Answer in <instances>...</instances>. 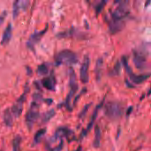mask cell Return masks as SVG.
I'll use <instances>...</instances> for the list:
<instances>
[{"label":"cell","mask_w":151,"mask_h":151,"mask_svg":"<svg viewBox=\"0 0 151 151\" xmlns=\"http://www.w3.org/2000/svg\"><path fill=\"white\" fill-rule=\"evenodd\" d=\"M117 7L111 12V18L113 19H124L129 13L130 0H115Z\"/></svg>","instance_id":"6da1fadb"},{"label":"cell","mask_w":151,"mask_h":151,"mask_svg":"<svg viewBox=\"0 0 151 151\" xmlns=\"http://www.w3.org/2000/svg\"><path fill=\"white\" fill-rule=\"evenodd\" d=\"M123 111L124 107L119 102H109L104 106V113L111 120L119 119L123 115Z\"/></svg>","instance_id":"7a4b0ae2"},{"label":"cell","mask_w":151,"mask_h":151,"mask_svg":"<svg viewBox=\"0 0 151 151\" xmlns=\"http://www.w3.org/2000/svg\"><path fill=\"white\" fill-rule=\"evenodd\" d=\"M56 64L59 65H74L78 62V57L76 53L70 50H64L60 51L55 58Z\"/></svg>","instance_id":"3957f363"},{"label":"cell","mask_w":151,"mask_h":151,"mask_svg":"<svg viewBox=\"0 0 151 151\" xmlns=\"http://www.w3.org/2000/svg\"><path fill=\"white\" fill-rule=\"evenodd\" d=\"M69 85H70V91L68 93V96H66L65 104V107L68 109V111H71V109H72V107H71L72 98L73 97V96L75 95V93L78 90V84H77V80H76V74H75L74 71L72 68L69 70Z\"/></svg>","instance_id":"277c9868"},{"label":"cell","mask_w":151,"mask_h":151,"mask_svg":"<svg viewBox=\"0 0 151 151\" xmlns=\"http://www.w3.org/2000/svg\"><path fill=\"white\" fill-rule=\"evenodd\" d=\"M37 109H38V104L33 101L29 111L26 113V122L28 128H31L33 124L35 121H37V119H39L40 114Z\"/></svg>","instance_id":"5b68a950"},{"label":"cell","mask_w":151,"mask_h":151,"mask_svg":"<svg viewBox=\"0 0 151 151\" xmlns=\"http://www.w3.org/2000/svg\"><path fill=\"white\" fill-rule=\"evenodd\" d=\"M89 65H90V58L88 56H85L80 68V79L81 81L84 84L88 83L89 81Z\"/></svg>","instance_id":"8992f818"},{"label":"cell","mask_w":151,"mask_h":151,"mask_svg":"<svg viewBox=\"0 0 151 151\" xmlns=\"http://www.w3.org/2000/svg\"><path fill=\"white\" fill-rule=\"evenodd\" d=\"M107 23H108V26H109V30L111 32V34L114 35V34H117L119 32H120L124 27H125V22H124V19H105Z\"/></svg>","instance_id":"52a82bcc"},{"label":"cell","mask_w":151,"mask_h":151,"mask_svg":"<svg viewBox=\"0 0 151 151\" xmlns=\"http://www.w3.org/2000/svg\"><path fill=\"white\" fill-rule=\"evenodd\" d=\"M133 61L136 68L142 69L146 65V55L142 51L134 50V55H133Z\"/></svg>","instance_id":"ba28073f"},{"label":"cell","mask_w":151,"mask_h":151,"mask_svg":"<svg viewBox=\"0 0 151 151\" xmlns=\"http://www.w3.org/2000/svg\"><path fill=\"white\" fill-rule=\"evenodd\" d=\"M48 30V27H46L42 31H39V32H35L31 35V36L29 37L28 41L27 42V45L31 49L33 50L34 49V46L42 39V37L43 36V35L47 32Z\"/></svg>","instance_id":"9c48e42d"},{"label":"cell","mask_w":151,"mask_h":151,"mask_svg":"<svg viewBox=\"0 0 151 151\" xmlns=\"http://www.w3.org/2000/svg\"><path fill=\"white\" fill-rule=\"evenodd\" d=\"M25 99H26V92L19 98L17 103L14 105H12L11 111H12V113L13 117L19 118L21 115L22 111H23V104H24Z\"/></svg>","instance_id":"30bf717a"},{"label":"cell","mask_w":151,"mask_h":151,"mask_svg":"<svg viewBox=\"0 0 151 151\" xmlns=\"http://www.w3.org/2000/svg\"><path fill=\"white\" fill-rule=\"evenodd\" d=\"M73 136H74V134H73V131H72L71 129H69V128H67V127H59V128L57 129V131H56L54 136L52 137V138H53L52 140L55 141V140H57V139H58V138L65 137V138H67L69 141H71L70 138H73Z\"/></svg>","instance_id":"8fae6325"},{"label":"cell","mask_w":151,"mask_h":151,"mask_svg":"<svg viewBox=\"0 0 151 151\" xmlns=\"http://www.w3.org/2000/svg\"><path fill=\"white\" fill-rule=\"evenodd\" d=\"M86 34H83L81 32H78L77 30H75L74 28H71L70 30L68 31H65V32H63V33H60L58 35V37L62 38V37H78L79 39H84L86 38Z\"/></svg>","instance_id":"7c38bea8"},{"label":"cell","mask_w":151,"mask_h":151,"mask_svg":"<svg viewBox=\"0 0 151 151\" xmlns=\"http://www.w3.org/2000/svg\"><path fill=\"white\" fill-rule=\"evenodd\" d=\"M104 101H103V103H104ZM103 103L101 104H99L96 108V110H95V111H94V113H93V115H92V118H91V120H90V122H89V124H88V126L87 127V128L85 129V130H83L82 131V133L81 134V135H80V138L81 139H82V138H84L86 135H87V134L90 131V129L92 128V127L94 126V124H95V121H96V117H97V113H98V111H99V108L103 105Z\"/></svg>","instance_id":"4fadbf2b"},{"label":"cell","mask_w":151,"mask_h":151,"mask_svg":"<svg viewBox=\"0 0 151 151\" xmlns=\"http://www.w3.org/2000/svg\"><path fill=\"white\" fill-rule=\"evenodd\" d=\"M42 85L48 90H55V86H56V79L53 75L50 77H45L41 81Z\"/></svg>","instance_id":"5bb4252c"},{"label":"cell","mask_w":151,"mask_h":151,"mask_svg":"<svg viewBox=\"0 0 151 151\" xmlns=\"http://www.w3.org/2000/svg\"><path fill=\"white\" fill-rule=\"evenodd\" d=\"M12 24H8L3 35H2V39H1V44L2 45H5L8 44L11 38H12Z\"/></svg>","instance_id":"9a60e30c"},{"label":"cell","mask_w":151,"mask_h":151,"mask_svg":"<svg viewBox=\"0 0 151 151\" xmlns=\"http://www.w3.org/2000/svg\"><path fill=\"white\" fill-rule=\"evenodd\" d=\"M150 77V74L148 73V74H140V75H136L134 74V73L129 75V79L131 80V81L134 84H142L143 83L144 81H146Z\"/></svg>","instance_id":"2e32d148"},{"label":"cell","mask_w":151,"mask_h":151,"mask_svg":"<svg viewBox=\"0 0 151 151\" xmlns=\"http://www.w3.org/2000/svg\"><path fill=\"white\" fill-rule=\"evenodd\" d=\"M4 122L5 124L6 127H11L13 124V115L12 113V111L11 109H6L4 112Z\"/></svg>","instance_id":"e0dca14e"},{"label":"cell","mask_w":151,"mask_h":151,"mask_svg":"<svg viewBox=\"0 0 151 151\" xmlns=\"http://www.w3.org/2000/svg\"><path fill=\"white\" fill-rule=\"evenodd\" d=\"M101 138H102V133L101 129L98 126L95 127V139H94V147L95 148H99L100 143H101Z\"/></svg>","instance_id":"ac0fdd59"},{"label":"cell","mask_w":151,"mask_h":151,"mask_svg":"<svg viewBox=\"0 0 151 151\" xmlns=\"http://www.w3.org/2000/svg\"><path fill=\"white\" fill-rule=\"evenodd\" d=\"M45 134H46V128H42V129L38 130L34 136V143L35 144L40 143L42 142V138L44 137Z\"/></svg>","instance_id":"d6986e66"},{"label":"cell","mask_w":151,"mask_h":151,"mask_svg":"<svg viewBox=\"0 0 151 151\" xmlns=\"http://www.w3.org/2000/svg\"><path fill=\"white\" fill-rule=\"evenodd\" d=\"M56 114V111L52 109V110H50L48 111H46L45 113L42 114V124H45V123H48Z\"/></svg>","instance_id":"ffe728a7"},{"label":"cell","mask_w":151,"mask_h":151,"mask_svg":"<svg viewBox=\"0 0 151 151\" xmlns=\"http://www.w3.org/2000/svg\"><path fill=\"white\" fill-rule=\"evenodd\" d=\"M20 5H19V0H14L13 4H12V18L16 19L20 11Z\"/></svg>","instance_id":"44dd1931"},{"label":"cell","mask_w":151,"mask_h":151,"mask_svg":"<svg viewBox=\"0 0 151 151\" xmlns=\"http://www.w3.org/2000/svg\"><path fill=\"white\" fill-rule=\"evenodd\" d=\"M20 143H21V137L17 135L12 141V151H20Z\"/></svg>","instance_id":"7402d4cb"},{"label":"cell","mask_w":151,"mask_h":151,"mask_svg":"<svg viewBox=\"0 0 151 151\" xmlns=\"http://www.w3.org/2000/svg\"><path fill=\"white\" fill-rule=\"evenodd\" d=\"M49 73V68L45 64H42L37 68V73L40 75H46Z\"/></svg>","instance_id":"603a6c76"},{"label":"cell","mask_w":151,"mask_h":151,"mask_svg":"<svg viewBox=\"0 0 151 151\" xmlns=\"http://www.w3.org/2000/svg\"><path fill=\"white\" fill-rule=\"evenodd\" d=\"M107 2H108V0H101L100 3L96 5V13L97 16H98V15L100 14V12L103 11L104 7L105 6V4H107Z\"/></svg>","instance_id":"cb8c5ba5"},{"label":"cell","mask_w":151,"mask_h":151,"mask_svg":"<svg viewBox=\"0 0 151 151\" xmlns=\"http://www.w3.org/2000/svg\"><path fill=\"white\" fill-rule=\"evenodd\" d=\"M102 66H103V59L99 58L96 62V75H97V80L99 81L100 79V73L102 71Z\"/></svg>","instance_id":"d4e9b609"},{"label":"cell","mask_w":151,"mask_h":151,"mask_svg":"<svg viewBox=\"0 0 151 151\" xmlns=\"http://www.w3.org/2000/svg\"><path fill=\"white\" fill-rule=\"evenodd\" d=\"M19 5H20L21 10L25 11L29 6L30 0H19Z\"/></svg>","instance_id":"484cf974"},{"label":"cell","mask_w":151,"mask_h":151,"mask_svg":"<svg viewBox=\"0 0 151 151\" xmlns=\"http://www.w3.org/2000/svg\"><path fill=\"white\" fill-rule=\"evenodd\" d=\"M120 70H121V65H120V62H117L113 70H112V73L114 75H119V73H120Z\"/></svg>","instance_id":"4316f807"},{"label":"cell","mask_w":151,"mask_h":151,"mask_svg":"<svg viewBox=\"0 0 151 151\" xmlns=\"http://www.w3.org/2000/svg\"><path fill=\"white\" fill-rule=\"evenodd\" d=\"M90 105H91V104H88V105H86L84 108H83V110L81 111V112L80 113V115H79V117L80 118H83V117H85V115H86V113H87V111H88V110L89 109V107H90Z\"/></svg>","instance_id":"83f0119b"},{"label":"cell","mask_w":151,"mask_h":151,"mask_svg":"<svg viewBox=\"0 0 151 151\" xmlns=\"http://www.w3.org/2000/svg\"><path fill=\"white\" fill-rule=\"evenodd\" d=\"M33 99H34V102L39 104V102H41L42 100V97L40 94H34L33 95Z\"/></svg>","instance_id":"f1b7e54d"},{"label":"cell","mask_w":151,"mask_h":151,"mask_svg":"<svg viewBox=\"0 0 151 151\" xmlns=\"http://www.w3.org/2000/svg\"><path fill=\"white\" fill-rule=\"evenodd\" d=\"M63 147H64V142L61 140V141H60V142H59V144H58L56 148H54V149L50 150V151H61L62 150V149H63Z\"/></svg>","instance_id":"f546056e"},{"label":"cell","mask_w":151,"mask_h":151,"mask_svg":"<svg viewBox=\"0 0 151 151\" xmlns=\"http://www.w3.org/2000/svg\"><path fill=\"white\" fill-rule=\"evenodd\" d=\"M6 16H7V12H6V11H4V12L0 14V27H1V25L4 23V21Z\"/></svg>","instance_id":"4dcf8cb0"},{"label":"cell","mask_w":151,"mask_h":151,"mask_svg":"<svg viewBox=\"0 0 151 151\" xmlns=\"http://www.w3.org/2000/svg\"><path fill=\"white\" fill-rule=\"evenodd\" d=\"M45 102H46V104H51V103H52L53 101H52V99H46Z\"/></svg>","instance_id":"1f68e13d"},{"label":"cell","mask_w":151,"mask_h":151,"mask_svg":"<svg viewBox=\"0 0 151 151\" xmlns=\"http://www.w3.org/2000/svg\"><path fill=\"white\" fill-rule=\"evenodd\" d=\"M132 110H133V107H130V108L128 109V111H127V117L129 116V113H131V112H132Z\"/></svg>","instance_id":"d6a6232c"},{"label":"cell","mask_w":151,"mask_h":151,"mask_svg":"<svg viewBox=\"0 0 151 151\" xmlns=\"http://www.w3.org/2000/svg\"><path fill=\"white\" fill-rule=\"evenodd\" d=\"M75 151H81V147H79Z\"/></svg>","instance_id":"836d02e7"}]
</instances>
